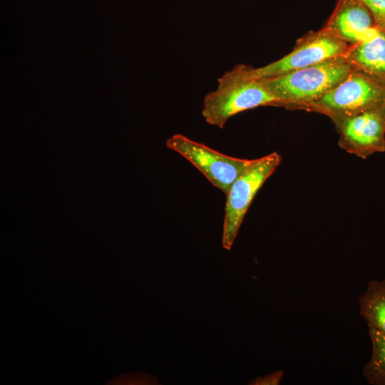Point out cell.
I'll return each mask as SVG.
<instances>
[{
  "label": "cell",
  "instance_id": "5b68a950",
  "mask_svg": "<svg viewBox=\"0 0 385 385\" xmlns=\"http://www.w3.org/2000/svg\"><path fill=\"white\" fill-rule=\"evenodd\" d=\"M350 45L321 29L310 31L299 38L290 53L265 66L246 65L254 78L281 76L332 58L343 56Z\"/></svg>",
  "mask_w": 385,
  "mask_h": 385
},
{
  "label": "cell",
  "instance_id": "7c38bea8",
  "mask_svg": "<svg viewBox=\"0 0 385 385\" xmlns=\"http://www.w3.org/2000/svg\"><path fill=\"white\" fill-rule=\"evenodd\" d=\"M369 11L375 26L385 31V0H360Z\"/></svg>",
  "mask_w": 385,
  "mask_h": 385
},
{
  "label": "cell",
  "instance_id": "277c9868",
  "mask_svg": "<svg viewBox=\"0 0 385 385\" xmlns=\"http://www.w3.org/2000/svg\"><path fill=\"white\" fill-rule=\"evenodd\" d=\"M282 160L277 152L256 158L232 184L226 195L222 243L230 250L252 201Z\"/></svg>",
  "mask_w": 385,
  "mask_h": 385
},
{
  "label": "cell",
  "instance_id": "ba28073f",
  "mask_svg": "<svg viewBox=\"0 0 385 385\" xmlns=\"http://www.w3.org/2000/svg\"><path fill=\"white\" fill-rule=\"evenodd\" d=\"M322 29L349 45L371 40L381 31L360 0H338Z\"/></svg>",
  "mask_w": 385,
  "mask_h": 385
},
{
  "label": "cell",
  "instance_id": "3957f363",
  "mask_svg": "<svg viewBox=\"0 0 385 385\" xmlns=\"http://www.w3.org/2000/svg\"><path fill=\"white\" fill-rule=\"evenodd\" d=\"M385 95V87L363 73L352 70L334 88L303 110L329 116L332 120L376 111Z\"/></svg>",
  "mask_w": 385,
  "mask_h": 385
},
{
  "label": "cell",
  "instance_id": "9c48e42d",
  "mask_svg": "<svg viewBox=\"0 0 385 385\" xmlns=\"http://www.w3.org/2000/svg\"><path fill=\"white\" fill-rule=\"evenodd\" d=\"M343 56L352 69L385 87V31L371 40L350 45Z\"/></svg>",
  "mask_w": 385,
  "mask_h": 385
},
{
  "label": "cell",
  "instance_id": "6da1fadb",
  "mask_svg": "<svg viewBox=\"0 0 385 385\" xmlns=\"http://www.w3.org/2000/svg\"><path fill=\"white\" fill-rule=\"evenodd\" d=\"M277 105V98L260 79L250 76L246 65L237 64L219 77L217 88L205 96L201 113L207 123L222 129L237 114Z\"/></svg>",
  "mask_w": 385,
  "mask_h": 385
},
{
  "label": "cell",
  "instance_id": "5bb4252c",
  "mask_svg": "<svg viewBox=\"0 0 385 385\" xmlns=\"http://www.w3.org/2000/svg\"><path fill=\"white\" fill-rule=\"evenodd\" d=\"M376 111L385 121V95L381 105Z\"/></svg>",
  "mask_w": 385,
  "mask_h": 385
},
{
  "label": "cell",
  "instance_id": "30bf717a",
  "mask_svg": "<svg viewBox=\"0 0 385 385\" xmlns=\"http://www.w3.org/2000/svg\"><path fill=\"white\" fill-rule=\"evenodd\" d=\"M359 314L373 327L385 334V279L371 280L359 297Z\"/></svg>",
  "mask_w": 385,
  "mask_h": 385
},
{
  "label": "cell",
  "instance_id": "8fae6325",
  "mask_svg": "<svg viewBox=\"0 0 385 385\" xmlns=\"http://www.w3.org/2000/svg\"><path fill=\"white\" fill-rule=\"evenodd\" d=\"M368 328L372 354L362 373L370 384L385 385V334L373 327Z\"/></svg>",
  "mask_w": 385,
  "mask_h": 385
},
{
  "label": "cell",
  "instance_id": "4fadbf2b",
  "mask_svg": "<svg viewBox=\"0 0 385 385\" xmlns=\"http://www.w3.org/2000/svg\"><path fill=\"white\" fill-rule=\"evenodd\" d=\"M284 372L281 370L272 372L263 378L257 377L252 380L250 384L255 385H277L279 384L283 377Z\"/></svg>",
  "mask_w": 385,
  "mask_h": 385
},
{
  "label": "cell",
  "instance_id": "8992f818",
  "mask_svg": "<svg viewBox=\"0 0 385 385\" xmlns=\"http://www.w3.org/2000/svg\"><path fill=\"white\" fill-rule=\"evenodd\" d=\"M168 148L181 155L192 163L213 186L227 192L234 181L247 170L255 159L229 156L206 145L175 134L166 141Z\"/></svg>",
  "mask_w": 385,
  "mask_h": 385
},
{
  "label": "cell",
  "instance_id": "7a4b0ae2",
  "mask_svg": "<svg viewBox=\"0 0 385 385\" xmlns=\"http://www.w3.org/2000/svg\"><path fill=\"white\" fill-rule=\"evenodd\" d=\"M340 56L281 76L258 78L277 98V106L304 109L342 81L352 71Z\"/></svg>",
  "mask_w": 385,
  "mask_h": 385
},
{
  "label": "cell",
  "instance_id": "52a82bcc",
  "mask_svg": "<svg viewBox=\"0 0 385 385\" xmlns=\"http://www.w3.org/2000/svg\"><path fill=\"white\" fill-rule=\"evenodd\" d=\"M339 135V145L366 159L385 151V121L377 111L332 120Z\"/></svg>",
  "mask_w": 385,
  "mask_h": 385
}]
</instances>
